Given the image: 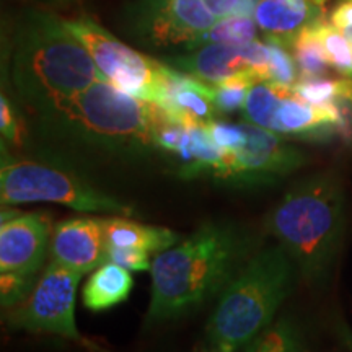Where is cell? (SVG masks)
I'll use <instances>...</instances> for the list:
<instances>
[{"label":"cell","mask_w":352,"mask_h":352,"mask_svg":"<svg viewBox=\"0 0 352 352\" xmlns=\"http://www.w3.org/2000/svg\"><path fill=\"white\" fill-rule=\"evenodd\" d=\"M253 241L230 223H208L155 254L152 259V300L148 323L182 316L202 305L232 283L252 258Z\"/></svg>","instance_id":"6da1fadb"},{"label":"cell","mask_w":352,"mask_h":352,"mask_svg":"<svg viewBox=\"0 0 352 352\" xmlns=\"http://www.w3.org/2000/svg\"><path fill=\"white\" fill-rule=\"evenodd\" d=\"M10 78L20 98L47 118L104 76L64 20L33 12L16 32Z\"/></svg>","instance_id":"7a4b0ae2"},{"label":"cell","mask_w":352,"mask_h":352,"mask_svg":"<svg viewBox=\"0 0 352 352\" xmlns=\"http://www.w3.org/2000/svg\"><path fill=\"white\" fill-rule=\"evenodd\" d=\"M266 228L307 279L324 274L344 232V196L331 173L294 184L266 217Z\"/></svg>","instance_id":"3957f363"},{"label":"cell","mask_w":352,"mask_h":352,"mask_svg":"<svg viewBox=\"0 0 352 352\" xmlns=\"http://www.w3.org/2000/svg\"><path fill=\"white\" fill-rule=\"evenodd\" d=\"M296 263L283 245L252 254L220 294L208 323L209 349L219 344H248L271 323L292 289Z\"/></svg>","instance_id":"277c9868"},{"label":"cell","mask_w":352,"mask_h":352,"mask_svg":"<svg viewBox=\"0 0 352 352\" xmlns=\"http://www.w3.org/2000/svg\"><path fill=\"white\" fill-rule=\"evenodd\" d=\"M170 118L158 103L127 95L103 78L46 120L95 147L139 152L157 147V132Z\"/></svg>","instance_id":"5b68a950"},{"label":"cell","mask_w":352,"mask_h":352,"mask_svg":"<svg viewBox=\"0 0 352 352\" xmlns=\"http://www.w3.org/2000/svg\"><path fill=\"white\" fill-rule=\"evenodd\" d=\"M0 197L3 206L23 202H57L78 212H104L132 217L134 209L116 197L91 188L77 176L54 166L2 157Z\"/></svg>","instance_id":"8992f818"},{"label":"cell","mask_w":352,"mask_h":352,"mask_svg":"<svg viewBox=\"0 0 352 352\" xmlns=\"http://www.w3.org/2000/svg\"><path fill=\"white\" fill-rule=\"evenodd\" d=\"M90 52L104 78L127 95L162 104L168 90L170 65L131 50L90 19L65 21Z\"/></svg>","instance_id":"52a82bcc"},{"label":"cell","mask_w":352,"mask_h":352,"mask_svg":"<svg viewBox=\"0 0 352 352\" xmlns=\"http://www.w3.org/2000/svg\"><path fill=\"white\" fill-rule=\"evenodd\" d=\"M83 274L50 261L23 302L12 307L8 323L33 333L63 336L94 352H103L83 338L76 324V294Z\"/></svg>","instance_id":"ba28073f"},{"label":"cell","mask_w":352,"mask_h":352,"mask_svg":"<svg viewBox=\"0 0 352 352\" xmlns=\"http://www.w3.org/2000/svg\"><path fill=\"white\" fill-rule=\"evenodd\" d=\"M245 144L228 152L220 179L240 184L272 183L305 164V155L284 142L279 134L264 127L243 122Z\"/></svg>","instance_id":"9c48e42d"},{"label":"cell","mask_w":352,"mask_h":352,"mask_svg":"<svg viewBox=\"0 0 352 352\" xmlns=\"http://www.w3.org/2000/svg\"><path fill=\"white\" fill-rule=\"evenodd\" d=\"M51 217L44 212L2 210L0 271L2 274L33 277L51 245Z\"/></svg>","instance_id":"30bf717a"},{"label":"cell","mask_w":352,"mask_h":352,"mask_svg":"<svg viewBox=\"0 0 352 352\" xmlns=\"http://www.w3.org/2000/svg\"><path fill=\"white\" fill-rule=\"evenodd\" d=\"M170 64L189 76L214 85L243 72H253L259 80H270L267 46L258 39L245 46L223 43L202 44L191 54L170 59Z\"/></svg>","instance_id":"8fae6325"},{"label":"cell","mask_w":352,"mask_h":352,"mask_svg":"<svg viewBox=\"0 0 352 352\" xmlns=\"http://www.w3.org/2000/svg\"><path fill=\"white\" fill-rule=\"evenodd\" d=\"M215 21L204 0H145L139 26L152 43L195 47Z\"/></svg>","instance_id":"7c38bea8"},{"label":"cell","mask_w":352,"mask_h":352,"mask_svg":"<svg viewBox=\"0 0 352 352\" xmlns=\"http://www.w3.org/2000/svg\"><path fill=\"white\" fill-rule=\"evenodd\" d=\"M51 261L85 274L107 263L104 219L76 217L52 228Z\"/></svg>","instance_id":"4fadbf2b"},{"label":"cell","mask_w":352,"mask_h":352,"mask_svg":"<svg viewBox=\"0 0 352 352\" xmlns=\"http://www.w3.org/2000/svg\"><path fill=\"white\" fill-rule=\"evenodd\" d=\"M340 109L331 104H314L290 90L276 111L272 132L302 139H328L340 132Z\"/></svg>","instance_id":"5bb4252c"},{"label":"cell","mask_w":352,"mask_h":352,"mask_svg":"<svg viewBox=\"0 0 352 352\" xmlns=\"http://www.w3.org/2000/svg\"><path fill=\"white\" fill-rule=\"evenodd\" d=\"M175 121L186 126H208L215 121L214 88L183 70L170 67L166 98L160 104Z\"/></svg>","instance_id":"9a60e30c"},{"label":"cell","mask_w":352,"mask_h":352,"mask_svg":"<svg viewBox=\"0 0 352 352\" xmlns=\"http://www.w3.org/2000/svg\"><path fill=\"white\" fill-rule=\"evenodd\" d=\"M320 7L311 0H261L254 20L267 38H274L290 47L294 38L305 26L320 20Z\"/></svg>","instance_id":"2e32d148"},{"label":"cell","mask_w":352,"mask_h":352,"mask_svg":"<svg viewBox=\"0 0 352 352\" xmlns=\"http://www.w3.org/2000/svg\"><path fill=\"white\" fill-rule=\"evenodd\" d=\"M107 248H135L148 253H160L179 241V235L165 227L142 226L129 217L113 215L104 219Z\"/></svg>","instance_id":"e0dca14e"},{"label":"cell","mask_w":352,"mask_h":352,"mask_svg":"<svg viewBox=\"0 0 352 352\" xmlns=\"http://www.w3.org/2000/svg\"><path fill=\"white\" fill-rule=\"evenodd\" d=\"M132 289L129 270L114 263H104L96 267L88 277L82 290V300L88 310H108L122 300H126Z\"/></svg>","instance_id":"ac0fdd59"},{"label":"cell","mask_w":352,"mask_h":352,"mask_svg":"<svg viewBox=\"0 0 352 352\" xmlns=\"http://www.w3.org/2000/svg\"><path fill=\"white\" fill-rule=\"evenodd\" d=\"M292 90L290 87H284L280 83L259 80L250 88L246 103L243 107L245 120L250 124L264 127V129H272L274 124L276 111L279 108L280 101L284 96Z\"/></svg>","instance_id":"d6986e66"},{"label":"cell","mask_w":352,"mask_h":352,"mask_svg":"<svg viewBox=\"0 0 352 352\" xmlns=\"http://www.w3.org/2000/svg\"><path fill=\"white\" fill-rule=\"evenodd\" d=\"M316 21L305 26L290 44V51L297 63L300 78L327 77L328 70L331 67L318 33H316Z\"/></svg>","instance_id":"ffe728a7"},{"label":"cell","mask_w":352,"mask_h":352,"mask_svg":"<svg viewBox=\"0 0 352 352\" xmlns=\"http://www.w3.org/2000/svg\"><path fill=\"white\" fill-rule=\"evenodd\" d=\"M292 90L302 100L314 104H331L338 100L352 101V77L298 78Z\"/></svg>","instance_id":"44dd1931"},{"label":"cell","mask_w":352,"mask_h":352,"mask_svg":"<svg viewBox=\"0 0 352 352\" xmlns=\"http://www.w3.org/2000/svg\"><path fill=\"white\" fill-rule=\"evenodd\" d=\"M256 20L252 16L232 15L227 19L217 20L206 33L201 34L195 47L208 43H223L233 46H245L256 38Z\"/></svg>","instance_id":"7402d4cb"},{"label":"cell","mask_w":352,"mask_h":352,"mask_svg":"<svg viewBox=\"0 0 352 352\" xmlns=\"http://www.w3.org/2000/svg\"><path fill=\"white\" fill-rule=\"evenodd\" d=\"M315 26L331 67L341 76L352 77V43L341 30L327 23L323 19L316 21Z\"/></svg>","instance_id":"603a6c76"},{"label":"cell","mask_w":352,"mask_h":352,"mask_svg":"<svg viewBox=\"0 0 352 352\" xmlns=\"http://www.w3.org/2000/svg\"><path fill=\"white\" fill-rule=\"evenodd\" d=\"M256 82H259V78L253 72H243L215 83L212 87L215 107L220 113H232L243 108L250 88Z\"/></svg>","instance_id":"cb8c5ba5"},{"label":"cell","mask_w":352,"mask_h":352,"mask_svg":"<svg viewBox=\"0 0 352 352\" xmlns=\"http://www.w3.org/2000/svg\"><path fill=\"white\" fill-rule=\"evenodd\" d=\"M267 46V70H270V82L280 83L284 87L292 88L300 78L298 67L290 47L274 38H266Z\"/></svg>","instance_id":"d4e9b609"},{"label":"cell","mask_w":352,"mask_h":352,"mask_svg":"<svg viewBox=\"0 0 352 352\" xmlns=\"http://www.w3.org/2000/svg\"><path fill=\"white\" fill-rule=\"evenodd\" d=\"M210 138L222 151H239L245 144L243 124H230L223 121H212L208 124Z\"/></svg>","instance_id":"484cf974"},{"label":"cell","mask_w":352,"mask_h":352,"mask_svg":"<svg viewBox=\"0 0 352 352\" xmlns=\"http://www.w3.org/2000/svg\"><path fill=\"white\" fill-rule=\"evenodd\" d=\"M120 264L129 271H148L152 261L148 252L135 248H107V263Z\"/></svg>","instance_id":"4316f807"},{"label":"cell","mask_w":352,"mask_h":352,"mask_svg":"<svg viewBox=\"0 0 352 352\" xmlns=\"http://www.w3.org/2000/svg\"><path fill=\"white\" fill-rule=\"evenodd\" d=\"M0 129L2 135L13 144H21V131L10 101L6 95L0 96Z\"/></svg>","instance_id":"83f0119b"},{"label":"cell","mask_w":352,"mask_h":352,"mask_svg":"<svg viewBox=\"0 0 352 352\" xmlns=\"http://www.w3.org/2000/svg\"><path fill=\"white\" fill-rule=\"evenodd\" d=\"M287 336L280 329H272L259 334L248 352H287Z\"/></svg>","instance_id":"f1b7e54d"},{"label":"cell","mask_w":352,"mask_h":352,"mask_svg":"<svg viewBox=\"0 0 352 352\" xmlns=\"http://www.w3.org/2000/svg\"><path fill=\"white\" fill-rule=\"evenodd\" d=\"M204 2L209 7V10L214 13L215 19L222 20L235 15L241 0H204Z\"/></svg>","instance_id":"f546056e"},{"label":"cell","mask_w":352,"mask_h":352,"mask_svg":"<svg viewBox=\"0 0 352 352\" xmlns=\"http://www.w3.org/2000/svg\"><path fill=\"white\" fill-rule=\"evenodd\" d=\"M331 25L338 30H346L352 26V0H342L331 13Z\"/></svg>","instance_id":"4dcf8cb0"},{"label":"cell","mask_w":352,"mask_h":352,"mask_svg":"<svg viewBox=\"0 0 352 352\" xmlns=\"http://www.w3.org/2000/svg\"><path fill=\"white\" fill-rule=\"evenodd\" d=\"M338 336H340V340L342 344H344L346 349H349L352 352V329L349 327H346V324H340V327H338Z\"/></svg>","instance_id":"1f68e13d"},{"label":"cell","mask_w":352,"mask_h":352,"mask_svg":"<svg viewBox=\"0 0 352 352\" xmlns=\"http://www.w3.org/2000/svg\"><path fill=\"white\" fill-rule=\"evenodd\" d=\"M210 352H235V347L228 344H219L215 347H210Z\"/></svg>","instance_id":"d6a6232c"},{"label":"cell","mask_w":352,"mask_h":352,"mask_svg":"<svg viewBox=\"0 0 352 352\" xmlns=\"http://www.w3.org/2000/svg\"><path fill=\"white\" fill-rule=\"evenodd\" d=\"M341 32H342V33H344V34H346V38H347V39H349V41L352 43V26H351V28L341 30Z\"/></svg>","instance_id":"836d02e7"},{"label":"cell","mask_w":352,"mask_h":352,"mask_svg":"<svg viewBox=\"0 0 352 352\" xmlns=\"http://www.w3.org/2000/svg\"><path fill=\"white\" fill-rule=\"evenodd\" d=\"M311 2H314V3H316V6H318V7H323V6H324V3H327V2H328V0H311Z\"/></svg>","instance_id":"e575fe53"},{"label":"cell","mask_w":352,"mask_h":352,"mask_svg":"<svg viewBox=\"0 0 352 352\" xmlns=\"http://www.w3.org/2000/svg\"><path fill=\"white\" fill-rule=\"evenodd\" d=\"M57 2H77V0H57Z\"/></svg>","instance_id":"d590c367"}]
</instances>
